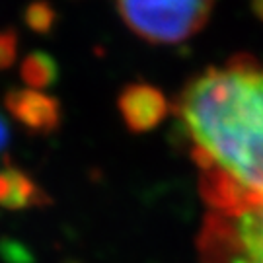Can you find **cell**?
Returning <instances> with one entry per match:
<instances>
[{
  "label": "cell",
  "instance_id": "obj_1",
  "mask_svg": "<svg viewBox=\"0 0 263 263\" xmlns=\"http://www.w3.org/2000/svg\"><path fill=\"white\" fill-rule=\"evenodd\" d=\"M178 115L195 142L197 164H211L263 195V68L250 57L209 68L183 90Z\"/></svg>",
  "mask_w": 263,
  "mask_h": 263
},
{
  "label": "cell",
  "instance_id": "obj_2",
  "mask_svg": "<svg viewBox=\"0 0 263 263\" xmlns=\"http://www.w3.org/2000/svg\"><path fill=\"white\" fill-rule=\"evenodd\" d=\"M123 22L152 43H179L207 24L215 0H115Z\"/></svg>",
  "mask_w": 263,
  "mask_h": 263
},
{
  "label": "cell",
  "instance_id": "obj_3",
  "mask_svg": "<svg viewBox=\"0 0 263 263\" xmlns=\"http://www.w3.org/2000/svg\"><path fill=\"white\" fill-rule=\"evenodd\" d=\"M119 111L131 131L146 133L168 115V100L154 86L131 84L119 96Z\"/></svg>",
  "mask_w": 263,
  "mask_h": 263
},
{
  "label": "cell",
  "instance_id": "obj_4",
  "mask_svg": "<svg viewBox=\"0 0 263 263\" xmlns=\"http://www.w3.org/2000/svg\"><path fill=\"white\" fill-rule=\"evenodd\" d=\"M6 107L29 131L51 133L61 123L59 102L39 90H12L6 94Z\"/></svg>",
  "mask_w": 263,
  "mask_h": 263
},
{
  "label": "cell",
  "instance_id": "obj_5",
  "mask_svg": "<svg viewBox=\"0 0 263 263\" xmlns=\"http://www.w3.org/2000/svg\"><path fill=\"white\" fill-rule=\"evenodd\" d=\"M41 203H43V193L28 174H24L14 166L0 170V207L26 209Z\"/></svg>",
  "mask_w": 263,
  "mask_h": 263
},
{
  "label": "cell",
  "instance_id": "obj_6",
  "mask_svg": "<svg viewBox=\"0 0 263 263\" xmlns=\"http://www.w3.org/2000/svg\"><path fill=\"white\" fill-rule=\"evenodd\" d=\"M22 78L24 82L31 88H47L57 80V63L53 61V57H49L47 53H41V51H35L24 59L22 63Z\"/></svg>",
  "mask_w": 263,
  "mask_h": 263
},
{
  "label": "cell",
  "instance_id": "obj_7",
  "mask_svg": "<svg viewBox=\"0 0 263 263\" xmlns=\"http://www.w3.org/2000/svg\"><path fill=\"white\" fill-rule=\"evenodd\" d=\"M24 20L29 29H33L37 33H49L57 22V12L49 2L35 0V2L28 4V8L24 12Z\"/></svg>",
  "mask_w": 263,
  "mask_h": 263
},
{
  "label": "cell",
  "instance_id": "obj_8",
  "mask_svg": "<svg viewBox=\"0 0 263 263\" xmlns=\"http://www.w3.org/2000/svg\"><path fill=\"white\" fill-rule=\"evenodd\" d=\"M18 53V35L14 29L0 31V70L12 66Z\"/></svg>",
  "mask_w": 263,
  "mask_h": 263
},
{
  "label": "cell",
  "instance_id": "obj_9",
  "mask_svg": "<svg viewBox=\"0 0 263 263\" xmlns=\"http://www.w3.org/2000/svg\"><path fill=\"white\" fill-rule=\"evenodd\" d=\"M201 259H203V263H238L234 259H228V257L215 254H201Z\"/></svg>",
  "mask_w": 263,
  "mask_h": 263
},
{
  "label": "cell",
  "instance_id": "obj_10",
  "mask_svg": "<svg viewBox=\"0 0 263 263\" xmlns=\"http://www.w3.org/2000/svg\"><path fill=\"white\" fill-rule=\"evenodd\" d=\"M6 144H8V125L4 121V117L0 115V151H4Z\"/></svg>",
  "mask_w": 263,
  "mask_h": 263
},
{
  "label": "cell",
  "instance_id": "obj_11",
  "mask_svg": "<svg viewBox=\"0 0 263 263\" xmlns=\"http://www.w3.org/2000/svg\"><path fill=\"white\" fill-rule=\"evenodd\" d=\"M252 6H254L255 14L263 20V0H252Z\"/></svg>",
  "mask_w": 263,
  "mask_h": 263
}]
</instances>
